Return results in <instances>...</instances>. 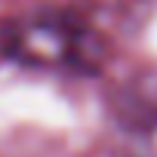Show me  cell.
<instances>
[{
  "mask_svg": "<svg viewBox=\"0 0 157 157\" xmlns=\"http://www.w3.org/2000/svg\"><path fill=\"white\" fill-rule=\"evenodd\" d=\"M0 46L22 65L68 74H90L105 59L102 37L71 13L25 16L0 34Z\"/></svg>",
  "mask_w": 157,
  "mask_h": 157,
  "instance_id": "obj_1",
  "label": "cell"
},
{
  "mask_svg": "<svg viewBox=\"0 0 157 157\" xmlns=\"http://www.w3.org/2000/svg\"><path fill=\"white\" fill-rule=\"evenodd\" d=\"M111 139L120 157H157V105L145 99L114 105Z\"/></svg>",
  "mask_w": 157,
  "mask_h": 157,
  "instance_id": "obj_2",
  "label": "cell"
}]
</instances>
